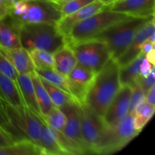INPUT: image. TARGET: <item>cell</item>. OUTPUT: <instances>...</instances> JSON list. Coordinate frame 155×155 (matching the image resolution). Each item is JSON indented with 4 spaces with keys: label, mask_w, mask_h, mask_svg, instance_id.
Masks as SVG:
<instances>
[{
    "label": "cell",
    "mask_w": 155,
    "mask_h": 155,
    "mask_svg": "<svg viewBox=\"0 0 155 155\" xmlns=\"http://www.w3.org/2000/svg\"><path fill=\"white\" fill-rule=\"evenodd\" d=\"M154 17H130L110 26L89 39L104 42L110 58L116 61L127 49L138 31Z\"/></svg>",
    "instance_id": "cell-2"
},
{
    "label": "cell",
    "mask_w": 155,
    "mask_h": 155,
    "mask_svg": "<svg viewBox=\"0 0 155 155\" xmlns=\"http://www.w3.org/2000/svg\"><path fill=\"white\" fill-rule=\"evenodd\" d=\"M145 58V54L141 52L134 60L120 68L119 79L121 86H133L140 76V66Z\"/></svg>",
    "instance_id": "cell-22"
},
{
    "label": "cell",
    "mask_w": 155,
    "mask_h": 155,
    "mask_svg": "<svg viewBox=\"0 0 155 155\" xmlns=\"http://www.w3.org/2000/svg\"><path fill=\"white\" fill-rule=\"evenodd\" d=\"M145 58H146L147 60L150 62V63L152 64L153 65L155 64V62H154V58H155V51H154V49L151 50V51H149L148 53H147L145 54Z\"/></svg>",
    "instance_id": "cell-40"
},
{
    "label": "cell",
    "mask_w": 155,
    "mask_h": 155,
    "mask_svg": "<svg viewBox=\"0 0 155 155\" xmlns=\"http://www.w3.org/2000/svg\"><path fill=\"white\" fill-rule=\"evenodd\" d=\"M94 1L95 0H64V1H60L62 18L77 12V10L90 4Z\"/></svg>",
    "instance_id": "cell-30"
},
{
    "label": "cell",
    "mask_w": 155,
    "mask_h": 155,
    "mask_svg": "<svg viewBox=\"0 0 155 155\" xmlns=\"http://www.w3.org/2000/svg\"><path fill=\"white\" fill-rule=\"evenodd\" d=\"M13 2V0H0V19L9 13V10Z\"/></svg>",
    "instance_id": "cell-36"
},
{
    "label": "cell",
    "mask_w": 155,
    "mask_h": 155,
    "mask_svg": "<svg viewBox=\"0 0 155 155\" xmlns=\"http://www.w3.org/2000/svg\"><path fill=\"white\" fill-rule=\"evenodd\" d=\"M17 83L25 107L39 118L43 120L39 110L30 74H18Z\"/></svg>",
    "instance_id": "cell-18"
},
{
    "label": "cell",
    "mask_w": 155,
    "mask_h": 155,
    "mask_svg": "<svg viewBox=\"0 0 155 155\" xmlns=\"http://www.w3.org/2000/svg\"><path fill=\"white\" fill-rule=\"evenodd\" d=\"M0 102L11 124L21 137L30 139L40 145L43 120L34 114L27 107L17 109L1 98Z\"/></svg>",
    "instance_id": "cell-6"
},
{
    "label": "cell",
    "mask_w": 155,
    "mask_h": 155,
    "mask_svg": "<svg viewBox=\"0 0 155 155\" xmlns=\"http://www.w3.org/2000/svg\"><path fill=\"white\" fill-rule=\"evenodd\" d=\"M81 133L89 154H97L105 132L102 119L89 106L80 104Z\"/></svg>",
    "instance_id": "cell-9"
},
{
    "label": "cell",
    "mask_w": 155,
    "mask_h": 155,
    "mask_svg": "<svg viewBox=\"0 0 155 155\" xmlns=\"http://www.w3.org/2000/svg\"><path fill=\"white\" fill-rule=\"evenodd\" d=\"M154 68V65H153L152 64L150 63V62L147 60L146 58H145L144 60L142 61L140 66V77H146L147 75H148V74H150L151 70Z\"/></svg>",
    "instance_id": "cell-37"
},
{
    "label": "cell",
    "mask_w": 155,
    "mask_h": 155,
    "mask_svg": "<svg viewBox=\"0 0 155 155\" xmlns=\"http://www.w3.org/2000/svg\"><path fill=\"white\" fill-rule=\"evenodd\" d=\"M154 30V17L138 31L127 49L117 59L116 61L120 68L134 60L142 52V45L145 41L149 39L150 37L155 33Z\"/></svg>",
    "instance_id": "cell-13"
},
{
    "label": "cell",
    "mask_w": 155,
    "mask_h": 155,
    "mask_svg": "<svg viewBox=\"0 0 155 155\" xmlns=\"http://www.w3.org/2000/svg\"><path fill=\"white\" fill-rule=\"evenodd\" d=\"M40 145L43 148L45 154L66 155V153L62 149L58 141L54 130L47 125L45 122L42 124Z\"/></svg>",
    "instance_id": "cell-23"
},
{
    "label": "cell",
    "mask_w": 155,
    "mask_h": 155,
    "mask_svg": "<svg viewBox=\"0 0 155 155\" xmlns=\"http://www.w3.org/2000/svg\"><path fill=\"white\" fill-rule=\"evenodd\" d=\"M136 83H137L141 88H142L143 92H145V95H146L147 92H148V90H149L153 86H154V83H155L154 68L151 70L150 74H148V75H147L146 77H140V76H139V77L137 79Z\"/></svg>",
    "instance_id": "cell-34"
},
{
    "label": "cell",
    "mask_w": 155,
    "mask_h": 155,
    "mask_svg": "<svg viewBox=\"0 0 155 155\" xmlns=\"http://www.w3.org/2000/svg\"><path fill=\"white\" fill-rule=\"evenodd\" d=\"M56 1H61V0H56Z\"/></svg>",
    "instance_id": "cell-43"
},
{
    "label": "cell",
    "mask_w": 155,
    "mask_h": 155,
    "mask_svg": "<svg viewBox=\"0 0 155 155\" xmlns=\"http://www.w3.org/2000/svg\"><path fill=\"white\" fill-rule=\"evenodd\" d=\"M61 110L67 117L63 134L78 149L80 154H89L81 133L80 104L73 101L62 107Z\"/></svg>",
    "instance_id": "cell-10"
},
{
    "label": "cell",
    "mask_w": 155,
    "mask_h": 155,
    "mask_svg": "<svg viewBox=\"0 0 155 155\" xmlns=\"http://www.w3.org/2000/svg\"><path fill=\"white\" fill-rule=\"evenodd\" d=\"M155 106L151 105L146 101L139 103L133 111V122L135 128L140 133L147 125L154 114Z\"/></svg>",
    "instance_id": "cell-25"
},
{
    "label": "cell",
    "mask_w": 155,
    "mask_h": 155,
    "mask_svg": "<svg viewBox=\"0 0 155 155\" xmlns=\"http://www.w3.org/2000/svg\"><path fill=\"white\" fill-rule=\"evenodd\" d=\"M104 8L105 5L100 0H95L77 12L62 18L57 23L58 28L61 33L66 37L75 24L100 12Z\"/></svg>",
    "instance_id": "cell-15"
},
{
    "label": "cell",
    "mask_w": 155,
    "mask_h": 155,
    "mask_svg": "<svg viewBox=\"0 0 155 155\" xmlns=\"http://www.w3.org/2000/svg\"><path fill=\"white\" fill-rule=\"evenodd\" d=\"M154 5L155 0H120L106 8L133 17L148 18L154 16Z\"/></svg>",
    "instance_id": "cell-14"
},
{
    "label": "cell",
    "mask_w": 155,
    "mask_h": 155,
    "mask_svg": "<svg viewBox=\"0 0 155 155\" xmlns=\"http://www.w3.org/2000/svg\"><path fill=\"white\" fill-rule=\"evenodd\" d=\"M96 74L77 64L67 77L71 96L80 104H84L86 93Z\"/></svg>",
    "instance_id": "cell-12"
},
{
    "label": "cell",
    "mask_w": 155,
    "mask_h": 155,
    "mask_svg": "<svg viewBox=\"0 0 155 155\" xmlns=\"http://www.w3.org/2000/svg\"><path fill=\"white\" fill-rule=\"evenodd\" d=\"M30 77H31L33 86H34L35 93H36V99H37L38 104H39V110H40L41 114H42L44 120V117L51 111V110L54 107V105L51 98H50L47 91L44 88L39 76L36 73L33 72V74H30Z\"/></svg>",
    "instance_id": "cell-24"
},
{
    "label": "cell",
    "mask_w": 155,
    "mask_h": 155,
    "mask_svg": "<svg viewBox=\"0 0 155 155\" xmlns=\"http://www.w3.org/2000/svg\"><path fill=\"white\" fill-rule=\"evenodd\" d=\"M0 71L12 78L15 83L18 82V71L12 64V63L1 52H0Z\"/></svg>",
    "instance_id": "cell-32"
},
{
    "label": "cell",
    "mask_w": 155,
    "mask_h": 155,
    "mask_svg": "<svg viewBox=\"0 0 155 155\" xmlns=\"http://www.w3.org/2000/svg\"><path fill=\"white\" fill-rule=\"evenodd\" d=\"M119 71V65L110 58L97 73L86 93L84 104L101 117L121 87Z\"/></svg>",
    "instance_id": "cell-1"
},
{
    "label": "cell",
    "mask_w": 155,
    "mask_h": 155,
    "mask_svg": "<svg viewBox=\"0 0 155 155\" xmlns=\"http://www.w3.org/2000/svg\"><path fill=\"white\" fill-rule=\"evenodd\" d=\"M53 54L54 70L67 77L77 64V58L72 48L66 43Z\"/></svg>",
    "instance_id": "cell-20"
},
{
    "label": "cell",
    "mask_w": 155,
    "mask_h": 155,
    "mask_svg": "<svg viewBox=\"0 0 155 155\" xmlns=\"http://www.w3.org/2000/svg\"><path fill=\"white\" fill-rule=\"evenodd\" d=\"M61 1H64V0H61Z\"/></svg>",
    "instance_id": "cell-44"
},
{
    "label": "cell",
    "mask_w": 155,
    "mask_h": 155,
    "mask_svg": "<svg viewBox=\"0 0 155 155\" xmlns=\"http://www.w3.org/2000/svg\"><path fill=\"white\" fill-rule=\"evenodd\" d=\"M16 1H19V0H13L14 2H16Z\"/></svg>",
    "instance_id": "cell-42"
},
{
    "label": "cell",
    "mask_w": 155,
    "mask_h": 155,
    "mask_svg": "<svg viewBox=\"0 0 155 155\" xmlns=\"http://www.w3.org/2000/svg\"><path fill=\"white\" fill-rule=\"evenodd\" d=\"M19 26L8 14L0 19V47L6 49L22 47Z\"/></svg>",
    "instance_id": "cell-16"
},
{
    "label": "cell",
    "mask_w": 155,
    "mask_h": 155,
    "mask_svg": "<svg viewBox=\"0 0 155 155\" xmlns=\"http://www.w3.org/2000/svg\"><path fill=\"white\" fill-rule=\"evenodd\" d=\"M69 45L75 54L77 64L95 74L99 72L110 58L107 45L102 41L87 39Z\"/></svg>",
    "instance_id": "cell-8"
},
{
    "label": "cell",
    "mask_w": 155,
    "mask_h": 155,
    "mask_svg": "<svg viewBox=\"0 0 155 155\" xmlns=\"http://www.w3.org/2000/svg\"><path fill=\"white\" fill-rule=\"evenodd\" d=\"M133 88V92H132L131 98H130V109H129V114H133L135 108L136 106L142 101L145 100V93L143 92L142 88L137 84L134 83L133 86H131Z\"/></svg>",
    "instance_id": "cell-31"
},
{
    "label": "cell",
    "mask_w": 155,
    "mask_h": 155,
    "mask_svg": "<svg viewBox=\"0 0 155 155\" xmlns=\"http://www.w3.org/2000/svg\"><path fill=\"white\" fill-rule=\"evenodd\" d=\"M0 52L12 63L18 74H31L35 72V67L30 52L23 47L13 49L0 47Z\"/></svg>",
    "instance_id": "cell-17"
},
{
    "label": "cell",
    "mask_w": 155,
    "mask_h": 155,
    "mask_svg": "<svg viewBox=\"0 0 155 155\" xmlns=\"http://www.w3.org/2000/svg\"><path fill=\"white\" fill-rule=\"evenodd\" d=\"M16 141H18V139L15 136L0 127V148L12 145Z\"/></svg>",
    "instance_id": "cell-35"
},
{
    "label": "cell",
    "mask_w": 155,
    "mask_h": 155,
    "mask_svg": "<svg viewBox=\"0 0 155 155\" xmlns=\"http://www.w3.org/2000/svg\"><path fill=\"white\" fill-rule=\"evenodd\" d=\"M35 73L38 76L43 78L46 81H48V83H51L52 85L55 86L56 87L59 88L60 89L63 90L64 92L71 95L69 88H68L67 77L59 74L54 69H38V68H36Z\"/></svg>",
    "instance_id": "cell-27"
},
{
    "label": "cell",
    "mask_w": 155,
    "mask_h": 155,
    "mask_svg": "<svg viewBox=\"0 0 155 155\" xmlns=\"http://www.w3.org/2000/svg\"><path fill=\"white\" fill-rule=\"evenodd\" d=\"M130 17L133 16L111 11L105 6L100 12L75 24L65 37L66 43L68 45H72L90 39L110 26Z\"/></svg>",
    "instance_id": "cell-5"
},
{
    "label": "cell",
    "mask_w": 155,
    "mask_h": 155,
    "mask_svg": "<svg viewBox=\"0 0 155 155\" xmlns=\"http://www.w3.org/2000/svg\"><path fill=\"white\" fill-rule=\"evenodd\" d=\"M0 98L17 109L24 108L18 83L0 71Z\"/></svg>",
    "instance_id": "cell-19"
},
{
    "label": "cell",
    "mask_w": 155,
    "mask_h": 155,
    "mask_svg": "<svg viewBox=\"0 0 155 155\" xmlns=\"http://www.w3.org/2000/svg\"><path fill=\"white\" fill-rule=\"evenodd\" d=\"M29 52L35 69H54L53 53L41 49H33Z\"/></svg>",
    "instance_id": "cell-28"
},
{
    "label": "cell",
    "mask_w": 155,
    "mask_h": 155,
    "mask_svg": "<svg viewBox=\"0 0 155 155\" xmlns=\"http://www.w3.org/2000/svg\"><path fill=\"white\" fill-rule=\"evenodd\" d=\"M8 15L19 25L33 23H58L62 18L60 1L19 0L13 2Z\"/></svg>",
    "instance_id": "cell-4"
},
{
    "label": "cell",
    "mask_w": 155,
    "mask_h": 155,
    "mask_svg": "<svg viewBox=\"0 0 155 155\" xmlns=\"http://www.w3.org/2000/svg\"><path fill=\"white\" fill-rule=\"evenodd\" d=\"M19 32L21 45L28 51L41 49L54 53L66 44L57 23L23 24L19 26Z\"/></svg>",
    "instance_id": "cell-3"
},
{
    "label": "cell",
    "mask_w": 155,
    "mask_h": 155,
    "mask_svg": "<svg viewBox=\"0 0 155 155\" xmlns=\"http://www.w3.org/2000/svg\"><path fill=\"white\" fill-rule=\"evenodd\" d=\"M100 1H101V2L104 5L107 6V5H111L112 3L115 2L117 0H100Z\"/></svg>",
    "instance_id": "cell-41"
},
{
    "label": "cell",
    "mask_w": 155,
    "mask_h": 155,
    "mask_svg": "<svg viewBox=\"0 0 155 155\" xmlns=\"http://www.w3.org/2000/svg\"><path fill=\"white\" fill-rule=\"evenodd\" d=\"M139 133L135 128L133 115L128 114L114 127H106L97 154H111L120 151Z\"/></svg>",
    "instance_id": "cell-7"
},
{
    "label": "cell",
    "mask_w": 155,
    "mask_h": 155,
    "mask_svg": "<svg viewBox=\"0 0 155 155\" xmlns=\"http://www.w3.org/2000/svg\"><path fill=\"white\" fill-rule=\"evenodd\" d=\"M0 127L4 129L5 130L8 132L9 133H11V134H12V136H15L18 140L24 139V138L21 137V136L18 133V132L17 131V130L14 128L13 126L11 124L10 121L8 119L5 113L4 110H3L1 102H0Z\"/></svg>",
    "instance_id": "cell-33"
},
{
    "label": "cell",
    "mask_w": 155,
    "mask_h": 155,
    "mask_svg": "<svg viewBox=\"0 0 155 155\" xmlns=\"http://www.w3.org/2000/svg\"><path fill=\"white\" fill-rule=\"evenodd\" d=\"M145 101L151 105L155 106V86H153L145 95Z\"/></svg>",
    "instance_id": "cell-38"
},
{
    "label": "cell",
    "mask_w": 155,
    "mask_h": 155,
    "mask_svg": "<svg viewBox=\"0 0 155 155\" xmlns=\"http://www.w3.org/2000/svg\"><path fill=\"white\" fill-rule=\"evenodd\" d=\"M44 122L54 130L62 133L66 125L67 117L61 109L54 106L44 117Z\"/></svg>",
    "instance_id": "cell-29"
},
{
    "label": "cell",
    "mask_w": 155,
    "mask_h": 155,
    "mask_svg": "<svg viewBox=\"0 0 155 155\" xmlns=\"http://www.w3.org/2000/svg\"><path fill=\"white\" fill-rule=\"evenodd\" d=\"M0 155H45V153L40 145L28 139H22L8 146L1 147Z\"/></svg>",
    "instance_id": "cell-21"
},
{
    "label": "cell",
    "mask_w": 155,
    "mask_h": 155,
    "mask_svg": "<svg viewBox=\"0 0 155 155\" xmlns=\"http://www.w3.org/2000/svg\"><path fill=\"white\" fill-rule=\"evenodd\" d=\"M132 92L133 88L131 86H121L120 90L101 117L105 127L110 128L114 127L128 114Z\"/></svg>",
    "instance_id": "cell-11"
},
{
    "label": "cell",
    "mask_w": 155,
    "mask_h": 155,
    "mask_svg": "<svg viewBox=\"0 0 155 155\" xmlns=\"http://www.w3.org/2000/svg\"><path fill=\"white\" fill-rule=\"evenodd\" d=\"M39 79H40L44 88L47 91L50 98H51L55 107L61 109L62 107L66 106L67 104H70L73 101H76L71 95L64 92L63 90L60 89L59 88L56 87L55 86L52 85L51 83H48V81L44 80L42 77H39Z\"/></svg>",
    "instance_id": "cell-26"
},
{
    "label": "cell",
    "mask_w": 155,
    "mask_h": 155,
    "mask_svg": "<svg viewBox=\"0 0 155 155\" xmlns=\"http://www.w3.org/2000/svg\"><path fill=\"white\" fill-rule=\"evenodd\" d=\"M154 48V43L151 42L149 39L145 41L143 43L142 47V52H143L144 54H146L147 53H148L149 51H151V50Z\"/></svg>",
    "instance_id": "cell-39"
}]
</instances>
